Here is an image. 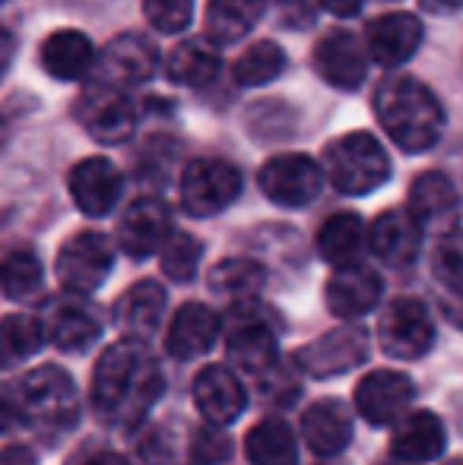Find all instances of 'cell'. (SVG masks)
<instances>
[{
	"mask_svg": "<svg viewBox=\"0 0 463 465\" xmlns=\"http://www.w3.org/2000/svg\"><path fill=\"white\" fill-rule=\"evenodd\" d=\"M416 386L400 371H371L356 386V409L375 428L397 424L409 411Z\"/></svg>",
	"mask_w": 463,
	"mask_h": 465,
	"instance_id": "7c38bea8",
	"label": "cell"
},
{
	"mask_svg": "<svg viewBox=\"0 0 463 465\" xmlns=\"http://www.w3.org/2000/svg\"><path fill=\"white\" fill-rule=\"evenodd\" d=\"M45 323L35 317H25V313H10L4 320V345L10 358H29L42 349L45 342Z\"/></svg>",
	"mask_w": 463,
	"mask_h": 465,
	"instance_id": "8d00e7d4",
	"label": "cell"
},
{
	"mask_svg": "<svg viewBox=\"0 0 463 465\" xmlns=\"http://www.w3.org/2000/svg\"><path fill=\"white\" fill-rule=\"evenodd\" d=\"M172 238V213L162 200L153 196H140L127 206L117 225V241H121L124 253L134 260H146L156 251L166 247Z\"/></svg>",
	"mask_w": 463,
	"mask_h": 465,
	"instance_id": "4fadbf2b",
	"label": "cell"
},
{
	"mask_svg": "<svg viewBox=\"0 0 463 465\" xmlns=\"http://www.w3.org/2000/svg\"><path fill=\"white\" fill-rule=\"evenodd\" d=\"M159 67V51L146 35H117L102 51V76L117 86H143Z\"/></svg>",
	"mask_w": 463,
	"mask_h": 465,
	"instance_id": "ffe728a7",
	"label": "cell"
},
{
	"mask_svg": "<svg viewBox=\"0 0 463 465\" xmlns=\"http://www.w3.org/2000/svg\"><path fill=\"white\" fill-rule=\"evenodd\" d=\"M432 266L441 285L463 298V232H451L441 238Z\"/></svg>",
	"mask_w": 463,
	"mask_h": 465,
	"instance_id": "74e56055",
	"label": "cell"
},
{
	"mask_svg": "<svg viewBox=\"0 0 463 465\" xmlns=\"http://www.w3.org/2000/svg\"><path fill=\"white\" fill-rule=\"evenodd\" d=\"M45 270L32 251H13L4 260V292L13 301H29L42 292Z\"/></svg>",
	"mask_w": 463,
	"mask_h": 465,
	"instance_id": "836d02e7",
	"label": "cell"
},
{
	"mask_svg": "<svg viewBox=\"0 0 463 465\" xmlns=\"http://www.w3.org/2000/svg\"><path fill=\"white\" fill-rule=\"evenodd\" d=\"M302 434H305V443H308L317 456L343 453L352 440L349 409L343 402H337V399L315 402L302 418Z\"/></svg>",
	"mask_w": 463,
	"mask_h": 465,
	"instance_id": "d4e9b609",
	"label": "cell"
},
{
	"mask_svg": "<svg viewBox=\"0 0 463 465\" xmlns=\"http://www.w3.org/2000/svg\"><path fill=\"white\" fill-rule=\"evenodd\" d=\"M200 257H204V244H200L194 234L178 232L166 241V247H162V272L175 282H187V279L197 276Z\"/></svg>",
	"mask_w": 463,
	"mask_h": 465,
	"instance_id": "e575fe53",
	"label": "cell"
},
{
	"mask_svg": "<svg viewBox=\"0 0 463 465\" xmlns=\"http://www.w3.org/2000/svg\"><path fill=\"white\" fill-rule=\"evenodd\" d=\"M368 247V232H365L362 219L356 213H337L321 225L317 234V251L327 263L334 266H349L358 263V257Z\"/></svg>",
	"mask_w": 463,
	"mask_h": 465,
	"instance_id": "83f0119b",
	"label": "cell"
},
{
	"mask_svg": "<svg viewBox=\"0 0 463 465\" xmlns=\"http://www.w3.org/2000/svg\"><path fill=\"white\" fill-rule=\"evenodd\" d=\"M76 121L102 146H117L136 127V108L117 83H89L76 98Z\"/></svg>",
	"mask_w": 463,
	"mask_h": 465,
	"instance_id": "5b68a950",
	"label": "cell"
},
{
	"mask_svg": "<svg viewBox=\"0 0 463 465\" xmlns=\"http://www.w3.org/2000/svg\"><path fill=\"white\" fill-rule=\"evenodd\" d=\"M445 424L432 411H407L390 434V450L403 462H428L445 453Z\"/></svg>",
	"mask_w": 463,
	"mask_h": 465,
	"instance_id": "603a6c76",
	"label": "cell"
},
{
	"mask_svg": "<svg viewBox=\"0 0 463 465\" xmlns=\"http://www.w3.org/2000/svg\"><path fill=\"white\" fill-rule=\"evenodd\" d=\"M377 339L390 358H400V361L422 358L435 342V326L426 304L416 298L390 301L381 313V323H377Z\"/></svg>",
	"mask_w": 463,
	"mask_h": 465,
	"instance_id": "ba28073f",
	"label": "cell"
},
{
	"mask_svg": "<svg viewBox=\"0 0 463 465\" xmlns=\"http://www.w3.org/2000/svg\"><path fill=\"white\" fill-rule=\"evenodd\" d=\"M381 292L384 285L375 270H368L362 263L337 266V272L327 282V307L340 320H356L375 311L377 301H381Z\"/></svg>",
	"mask_w": 463,
	"mask_h": 465,
	"instance_id": "d6986e66",
	"label": "cell"
},
{
	"mask_svg": "<svg viewBox=\"0 0 463 465\" xmlns=\"http://www.w3.org/2000/svg\"><path fill=\"white\" fill-rule=\"evenodd\" d=\"M257 383H260V392L267 396V402H292L298 392L296 377L286 368H279V364H273L264 377H257Z\"/></svg>",
	"mask_w": 463,
	"mask_h": 465,
	"instance_id": "60d3db41",
	"label": "cell"
},
{
	"mask_svg": "<svg viewBox=\"0 0 463 465\" xmlns=\"http://www.w3.org/2000/svg\"><path fill=\"white\" fill-rule=\"evenodd\" d=\"M115 263L112 241L99 232H80L57 253V279L67 292L89 294L108 279Z\"/></svg>",
	"mask_w": 463,
	"mask_h": 465,
	"instance_id": "9c48e42d",
	"label": "cell"
},
{
	"mask_svg": "<svg viewBox=\"0 0 463 465\" xmlns=\"http://www.w3.org/2000/svg\"><path fill=\"white\" fill-rule=\"evenodd\" d=\"M70 196L86 215H108L121 196V172L108 159H86L70 172Z\"/></svg>",
	"mask_w": 463,
	"mask_h": 465,
	"instance_id": "7402d4cb",
	"label": "cell"
},
{
	"mask_svg": "<svg viewBox=\"0 0 463 465\" xmlns=\"http://www.w3.org/2000/svg\"><path fill=\"white\" fill-rule=\"evenodd\" d=\"M257 184L264 190L267 200L279 203V206H308L311 200H317L324 187V174L317 168V162H311L308 155H273L257 174Z\"/></svg>",
	"mask_w": 463,
	"mask_h": 465,
	"instance_id": "8fae6325",
	"label": "cell"
},
{
	"mask_svg": "<svg viewBox=\"0 0 463 465\" xmlns=\"http://www.w3.org/2000/svg\"><path fill=\"white\" fill-rule=\"evenodd\" d=\"M162 311H166V292H162V285L153 279H143L136 285H130L121 294V301L115 304V323L127 336L146 339L159 326Z\"/></svg>",
	"mask_w": 463,
	"mask_h": 465,
	"instance_id": "484cf974",
	"label": "cell"
},
{
	"mask_svg": "<svg viewBox=\"0 0 463 465\" xmlns=\"http://www.w3.org/2000/svg\"><path fill=\"white\" fill-rule=\"evenodd\" d=\"M143 13H146L149 25L166 35L187 29L194 19V0H143Z\"/></svg>",
	"mask_w": 463,
	"mask_h": 465,
	"instance_id": "f35d334b",
	"label": "cell"
},
{
	"mask_svg": "<svg viewBox=\"0 0 463 465\" xmlns=\"http://www.w3.org/2000/svg\"><path fill=\"white\" fill-rule=\"evenodd\" d=\"M247 462L251 465H298V443L283 418H264L247 430Z\"/></svg>",
	"mask_w": 463,
	"mask_h": 465,
	"instance_id": "f546056e",
	"label": "cell"
},
{
	"mask_svg": "<svg viewBox=\"0 0 463 465\" xmlns=\"http://www.w3.org/2000/svg\"><path fill=\"white\" fill-rule=\"evenodd\" d=\"M375 114L403 153H426L441 140L445 108L413 76H390L375 93Z\"/></svg>",
	"mask_w": 463,
	"mask_h": 465,
	"instance_id": "7a4b0ae2",
	"label": "cell"
},
{
	"mask_svg": "<svg viewBox=\"0 0 463 465\" xmlns=\"http://www.w3.org/2000/svg\"><path fill=\"white\" fill-rule=\"evenodd\" d=\"M277 13L289 29H305V25L315 23V0H273Z\"/></svg>",
	"mask_w": 463,
	"mask_h": 465,
	"instance_id": "b9f144b4",
	"label": "cell"
},
{
	"mask_svg": "<svg viewBox=\"0 0 463 465\" xmlns=\"http://www.w3.org/2000/svg\"><path fill=\"white\" fill-rule=\"evenodd\" d=\"M213 38H187L181 42L178 48L168 54V80L175 86H187V89H197V86H206L213 76L219 74V54L213 48Z\"/></svg>",
	"mask_w": 463,
	"mask_h": 465,
	"instance_id": "f1b7e54d",
	"label": "cell"
},
{
	"mask_svg": "<svg viewBox=\"0 0 463 465\" xmlns=\"http://www.w3.org/2000/svg\"><path fill=\"white\" fill-rule=\"evenodd\" d=\"M365 42H368V54L381 67H400L419 51L422 23L413 13H388V16H377L368 25Z\"/></svg>",
	"mask_w": 463,
	"mask_h": 465,
	"instance_id": "44dd1931",
	"label": "cell"
},
{
	"mask_svg": "<svg viewBox=\"0 0 463 465\" xmlns=\"http://www.w3.org/2000/svg\"><path fill=\"white\" fill-rule=\"evenodd\" d=\"M368 247L375 251V257H381V263L394 266V270L409 266L419 257L422 225L409 209H388L368 228Z\"/></svg>",
	"mask_w": 463,
	"mask_h": 465,
	"instance_id": "e0dca14e",
	"label": "cell"
},
{
	"mask_svg": "<svg viewBox=\"0 0 463 465\" xmlns=\"http://www.w3.org/2000/svg\"><path fill=\"white\" fill-rule=\"evenodd\" d=\"M409 213L422 225V232L451 234L460 219V196L441 172H426L409 187Z\"/></svg>",
	"mask_w": 463,
	"mask_h": 465,
	"instance_id": "9a60e30c",
	"label": "cell"
},
{
	"mask_svg": "<svg viewBox=\"0 0 463 465\" xmlns=\"http://www.w3.org/2000/svg\"><path fill=\"white\" fill-rule=\"evenodd\" d=\"M422 6L438 13V16H451V13L463 10V0H422Z\"/></svg>",
	"mask_w": 463,
	"mask_h": 465,
	"instance_id": "f6af8a7d",
	"label": "cell"
},
{
	"mask_svg": "<svg viewBox=\"0 0 463 465\" xmlns=\"http://www.w3.org/2000/svg\"><path fill=\"white\" fill-rule=\"evenodd\" d=\"M229 361L251 377H264L277 361V326L267 320L257 301L232 304V330H229Z\"/></svg>",
	"mask_w": 463,
	"mask_h": 465,
	"instance_id": "8992f818",
	"label": "cell"
},
{
	"mask_svg": "<svg viewBox=\"0 0 463 465\" xmlns=\"http://www.w3.org/2000/svg\"><path fill=\"white\" fill-rule=\"evenodd\" d=\"M232 456V440L223 434V424H206L194 434L191 465H219Z\"/></svg>",
	"mask_w": 463,
	"mask_h": 465,
	"instance_id": "ab89813d",
	"label": "cell"
},
{
	"mask_svg": "<svg viewBox=\"0 0 463 465\" xmlns=\"http://www.w3.org/2000/svg\"><path fill=\"white\" fill-rule=\"evenodd\" d=\"M0 465H35V456H32L25 447H6L4 462Z\"/></svg>",
	"mask_w": 463,
	"mask_h": 465,
	"instance_id": "bcb514c9",
	"label": "cell"
},
{
	"mask_svg": "<svg viewBox=\"0 0 463 465\" xmlns=\"http://www.w3.org/2000/svg\"><path fill=\"white\" fill-rule=\"evenodd\" d=\"M317 4L334 13V16H356L362 10V0H317Z\"/></svg>",
	"mask_w": 463,
	"mask_h": 465,
	"instance_id": "ee69618b",
	"label": "cell"
},
{
	"mask_svg": "<svg viewBox=\"0 0 463 465\" xmlns=\"http://www.w3.org/2000/svg\"><path fill=\"white\" fill-rule=\"evenodd\" d=\"M451 465H463V460H458V462H451Z\"/></svg>",
	"mask_w": 463,
	"mask_h": 465,
	"instance_id": "7dc6e473",
	"label": "cell"
},
{
	"mask_svg": "<svg viewBox=\"0 0 463 465\" xmlns=\"http://www.w3.org/2000/svg\"><path fill=\"white\" fill-rule=\"evenodd\" d=\"M241 193L238 168L223 159H194L181 174V203L197 219L229 209Z\"/></svg>",
	"mask_w": 463,
	"mask_h": 465,
	"instance_id": "52a82bcc",
	"label": "cell"
},
{
	"mask_svg": "<svg viewBox=\"0 0 463 465\" xmlns=\"http://www.w3.org/2000/svg\"><path fill=\"white\" fill-rule=\"evenodd\" d=\"M267 0H210L206 4V35L219 45L245 38L264 16Z\"/></svg>",
	"mask_w": 463,
	"mask_h": 465,
	"instance_id": "4dcf8cb0",
	"label": "cell"
},
{
	"mask_svg": "<svg viewBox=\"0 0 463 465\" xmlns=\"http://www.w3.org/2000/svg\"><path fill=\"white\" fill-rule=\"evenodd\" d=\"M162 396V371L143 339H121L102 351L93 373V405L108 428L127 430Z\"/></svg>",
	"mask_w": 463,
	"mask_h": 465,
	"instance_id": "6da1fadb",
	"label": "cell"
},
{
	"mask_svg": "<svg viewBox=\"0 0 463 465\" xmlns=\"http://www.w3.org/2000/svg\"><path fill=\"white\" fill-rule=\"evenodd\" d=\"M286 70V51L277 42H257L235 61L232 74L238 86H264Z\"/></svg>",
	"mask_w": 463,
	"mask_h": 465,
	"instance_id": "d6a6232c",
	"label": "cell"
},
{
	"mask_svg": "<svg viewBox=\"0 0 463 465\" xmlns=\"http://www.w3.org/2000/svg\"><path fill=\"white\" fill-rule=\"evenodd\" d=\"M324 168H327L330 184L347 196H365L390 178L388 153L365 130L337 136L324 153Z\"/></svg>",
	"mask_w": 463,
	"mask_h": 465,
	"instance_id": "277c9868",
	"label": "cell"
},
{
	"mask_svg": "<svg viewBox=\"0 0 463 465\" xmlns=\"http://www.w3.org/2000/svg\"><path fill=\"white\" fill-rule=\"evenodd\" d=\"M70 465H130L121 453L115 450H83L76 460H70Z\"/></svg>",
	"mask_w": 463,
	"mask_h": 465,
	"instance_id": "7bdbcfd3",
	"label": "cell"
},
{
	"mask_svg": "<svg viewBox=\"0 0 463 465\" xmlns=\"http://www.w3.org/2000/svg\"><path fill=\"white\" fill-rule=\"evenodd\" d=\"M16 405L23 421L35 430L45 440H57V437L70 434L80 418V405H76V390L67 371L55 368V364H42V368L29 371L16 383V390H6V409Z\"/></svg>",
	"mask_w": 463,
	"mask_h": 465,
	"instance_id": "3957f363",
	"label": "cell"
},
{
	"mask_svg": "<svg viewBox=\"0 0 463 465\" xmlns=\"http://www.w3.org/2000/svg\"><path fill=\"white\" fill-rule=\"evenodd\" d=\"M194 402H197L200 415L210 424L229 428L232 421L241 418L247 396L241 380L235 377V371H229L226 364H210V368H204L197 373V380H194Z\"/></svg>",
	"mask_w": 463,
	"mask_h": 465,
	"instance_id": "ac0fdd59",
	"label": "cell"
},
{
	"mask_svg": "<svg viewBox=\"0 0 463 465\" xmlns=\"http://www.w3.org/2000/svg\"><path fill=\"white\" fill-rule=\"evenodd\" d=\"M365 358H368V336H365L362 326H340V330L315 339L298 355V364L311 377H334V373L352 371Z\"/></svg>",
	"mask_w": 463,
	"mask_h": 465,
	"instance_id": "5bb4252c",
	"label": "cell"
},
{
	"mask_svg": "<svg viewBox=\"0 0 463 465\" xmlns=\"http://www.w3.org/2000/svg\"><path fill=\"white\" fill-rule=\"evenodd\" d=\"M267 282V272L260 263L247 257H235L216 263V270L210 272V288L213 294L226 298L229 304H245V301H257L260 288Z\"/></svg>",
	"mask_w": 463,
	"mask_h": 465,
	"instance_id": "1f68e13d",
	"label": "cell"
},
{
	"mask_svg": "<svg viewBox=\"0 0 463 465\" xmlns=\"http://www.w3.org/2000/svg\"><path fill=\"white\" fill-rule=\"evenodd\" d=\"M219 336V317L210 311L206 304H185L178 313H175L172 326H168V336H166V345L175 358L181 361H191V358H200L213 349Z\"/></svg>",
	"mask_w": 463,
	"mask_h": 465,
	"instance_id": "cb8c5ba5",
	"label": "cell"
},
{
	"mask_svg": "<svg viewBox=\"0 0 463 465\" xmlns=\"http://www.w3.org/2000/svg\"><path fill=\"white\" fill-rule=\"evenodd\" d=\"M296 111L286 102H260L247 117V127L257 140H286L296 134Z\"/></svg>",
	"mask_w": 463,
	"mask_h": 465,
	"instance_id": "d590c367",
	"label": "cell"
},
{
	"mask_svg": "<svg viewBox=\"0 0 463 465\" xmlns=\"http://www.w3.org/2000/svg\"><path fill=\"white\" fill-rule=\"evenodd\" d=\"M365 67H368V57L362 51V42L347 29L327 32L315 45V70L327 86L347 89V93L358 89L365 80Z\"/></svg>",
	"mask_w": 463,
	"mask_h": 465,
	"instance_id": "2e32d148",
	"label": "cell"
},
{
	"mask_svg": "<svg viewBox=\"0 0 463 465\" xmlns=\"http://www.w3.org/2000/svg\"><path fill=\"white\" fill-rule=\"evenodd\" d=\"M96 61V48L83 32L61 29L42 42V70L61 83L80 80Z\"/></svg>",
	"mask_w": 463,
	"mask_h": 465,
	"instance_id": "4316f807",
	"label": "cell"
},
{
	"mask_svg": "<svg viewBox=\"0 0 463 465\" xmlns=\"http://www.w3.org/2000/svg\"><path fill=\"white\" fill-rule=\"evenodd\" d=\"M42 323L48 339L61 351H86L102 336V313L76 292L45 301Z\"/></svg>",
	"mask_w": 463,
	"mask_h": 465,
	"instance_id": "30bf717a",
	"label": "cell"
}]
</instances>
